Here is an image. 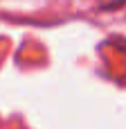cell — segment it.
<instances>
[{
	"instance_id": "6da1fadb",
	"label": "cell",
	"mask_w": 126,
	"mask_h": 129,
	"mask_svg": "<svg viewBox=\"0 0 126 129\" xmlns=\"http://www.w3.org/2000/svg\"><path fill=\"white\" fill-rule=\"evenodd\" d=\"M126 5V0H97V7L101 11H115V9H122Z\"/></svg>"
}]
</instances>
